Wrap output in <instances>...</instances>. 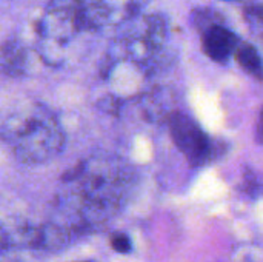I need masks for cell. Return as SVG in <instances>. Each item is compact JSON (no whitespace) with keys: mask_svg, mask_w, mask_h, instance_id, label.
<instances>
[{"mask_svg":"<svg viewBox=\"0 0 263 262\" xmlns=\"http://www.w3.org/2000/svg\"><path fill=\"white\" fill-rule=\"evenodd\" d=\"M2 137L14 156L29 165L51 161L65 147L60 122L42 105H32L6 119L2 127Z\"/></svg>","mask_w":263,"mask_h":262,"instance_id":"6da1fadb","label":"cell"},{"mask_svg":"<svg viewBox=\"0 0 263 262\" xmlns=\"http://www.w3.org/2000/svg\"><path fill=\"white\" fill-rule=\"evenodd\" d=\"M109 242L117 253H129L133 249L131 239L125 233H112Z\"/></svg>","mask_w":263,"mask_h":262,"instance_id":"8992f818","label":"cell"},{"mask_svg":"<svg viewBox=\"0 0 263 262\" xmlns=\"http://www.w3.org/2000/svg\"><path fill=\"white\" fill-rule=\"evenodd\" d=\"M170 133L176 147L191 164L203 162L210 153V141L203 130L186 114L173 113L170 116Z\"/></svg>","mask_w":263,"mask_h":262,"instance_id":"7a4b0ae2","label":"cell"},{"mask_svg":"<svg viewBox=\"0 0 263 262\" xmlns=\"http://www.w3.org/2000/svg\"><path fill=\"white\" fill-rule=\"evenodd\" d=\"M202 45L205 54L211 60L225 63L233 56V53H236L240 43H239V37L231 29L225 28L223 25L214 23L205 29L202 37Z\"/></svg>","mask_w":263,"mask_h":262,"instance_id":"3957f363","label":"cell"},{"mask_svg":"<svg viewBox=\"0 0 263 262\" xmlns=\"http://www.w3.org/2000/svg\"><path fill=\"white\" fill-rule=\"evenodd\" d=\"M236 59H237V63L242 66V69H243L247 74H250V76H253V77L262 80V57H260L259 51H257L253 45H250V43H242V45H239L237 49H236Z\"/></svg>","mask_w":263,"mask_h":262,"instance_id":"5b68a950","label":"cell"},{"mask_svg":"<svg viewBox=\"0 0 263 262\" xmlns=\"http://www.w3.org/2000/svg\"><path fill=\"white\" fill-rule=\"evenodd\" d=\"M256 136H257V141L263 144V108L260 111V117H259V122H257V130H256Z\"/></svg>","mask_w":263,"mask_h":262,"instance_id":"52a82bcc","label":"cell"},{"mask_svg":"<svg viewBox=\"0 0 263 262\" xmlns=\"http://www.w3.org/2000/svg\"><path fill=\"white\" fill-rule=\"evenodd\" d=\"M82 262H91V261H82Z\"/></svg>","mask_w":263,"mask_h":262,"instance_id":"ba28073f","label":"cell"},{"mask_svg":"<svg viewBox=\"0 0 263 262\" xmlns=\"http://www.w3.org/2000/svg\"><path fill=\"white\" fill-rule=\"evenodd\" d=\"M26 60V49L15 40L6 42L0 49V69L9 76L25 74Z\"/></svg>","mask_w":263,"mask_h":262,"instance_id":"277c9868","label":"cell"}]
</instances>
